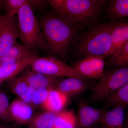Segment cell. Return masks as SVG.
I'll list each match as a JSON object with an SVG mask.
<instances>
[{"label": "cell", "instance_id": "44dd1931", "mask_svg": "<svg viewBox=\"0 0 128 128\" xmlns=\"http://www.w3.org/2000/svg\"><path fill=\"white\" fill-rule=\"evenodd\" d=\"M77 120L71 111H62L57 113L53 128H75Z\"/></svg>", "mask_w": 128, "mask_h": 128}, {"label": "cell", "instance_id": "5bb4252c", "mask_svg": "<svg viewBox=\"0 0 128 128\" xmlns=\"http://www.w3.org/2000/svg\"><path fill=\"white\" fill-rule=\"evenodd\" d=\"M125 109L116 106L110 110H106L101 122L102 128H124Z\"/></svg>", "mask_w": 128, "mask_h": 128}, {"label": "cell", "instance_id": "4316f807", "mask_svg": "<svg viewBox=\"0 0 128 128\" xmlns=\"http://www.w3.org/2000/svg\"><path fill=\"white\" fill-rule=\"evenodd\" d=\"M35 89L29 86L26 92L19 98L25 103L32 106V99Z\"/></svg>", "mask_w": 128, "mask_h": 128}, {"label": "cell", "instance_id": "2e32d148", "mask_svg": "<svg viewBox=\"0 0 128 128\" xmlns=\"http://www.w3.org/2000/svg\"><path fill=\"white\" fill-rule=\"evenodd\" d=\"M30 51L23 44L16 42L5 55L0 57V66L16 63L25 58Z\"/></svg>", "mask_w": 128, "mask_h": 128}, {"label": "cell", "instance_id": "52a82bcc", "mask_svg": "<svg viewBox=\"0 0 128 128\" xmlns=\"http://www.w3.org/2000/svg\"><path fill=\"white\" fill-rule=\"evenodd\" d=\"M18 37V22L15 16L0 15V57L11 48Z\"/></svg>", "mask_w": 128, "mask_h": 128}, {"label": "cell", "instance_id": "d6a6232c", "mask_svg": "<svg viewBox=\"0 0 128 128\" xmlns=\"http://www.w3.org/2000/svg\"></svg>", "mask_w": 128, "mask_h": 128}, {"label": "cell", "instance_id": "7c38bea8", "mask_svg": "<svg viewBox=\"0 0 128 128\" xmlns=\"http://www.w3.org/2000/svg\"><path fill=\"white\" fill-rule=\"evenodd\" d=\"M9 110L13 121L19 124H27L33 116L32 106L19 98L12 102Z\"/></svg>", "mask_w": 128, "mask_h": 128}, {"label": "cell", "instance_id": "8fae6325", "mask_svg": "<svg viewBox=\"0 0 128 128\" xmlns=\"http://www.w3.org/2000/svg\"><path fill=\"white\" fill-rule=\"evenodd\" d=\"M56 87L57 90L68 97L83 93L90 87L85 79L73 77L60 80Z\"/></svg>", "mask_w": 128, "mask_h": 128}, {"label": "cell", "instance_id": "ffe728a7", "mask_svg": "<svg viewBox=\"0 0 128 128\" xmlns=\"http://www.w3.org/2000/svg\"><path fill=\"white\" fill-rule=\"evenodd\" d=\"M108 12L112 19L128 17V0H112L108 4Z\"/></svg>", "mask_w": 128, "mask_h": 128}, {"label": "cell", "instance_id": "d6986e66", "mask_svg": "<svg viewBox=\"0 0 128 128\" xmlns=\"http://www.w3.org/2000/svg\"><path fill=\"white\" fill-rule=\"evenodd\" d=\"M106 100V106L108 108L121 106L128 108V83L113 93Z\"/></svg>", "mask_w": 128, "mask_h": 128}, {"label": "cell", "instance_id": "6da1fadb", "mask_svg": "<svg viewBox=\"0 0 128 128\" xmlns=\"http://www.w3.org/2000/svg\"><path fill=\"white\" fill-rule=\"evenodd\" d=\"M56 14L80 29L91 23L105 2L103 0H50Z\"/></svg>", "mask_w": 128, "mask_h": 128}, {"label": "cell", "instance_id": "277c9868", "mask_svg": "<svg viewBox=\"0 0 128 128\" xmlns=\"http://www.w3.org/2000/svg\"><path fill=\"white\" fill-rule=\"evenodd\" d=\"M30 0L18 13L19 38L29 50L35 48L47 49L41 25L29 5Z\"/></svg>", "mask_w": 128, "mask_h": 128}, {"label": "cell", "instance_id": "5b68a950", "mask_svg": "<svg viewBox=\"0 0 128 128\" xmlns=\"http://www.w3.org/2000/svg\"><path fill=\"white\" fill-rule=\"evenodd\" d=\"M118 66L104 73L99 82L93 87L91 102H97L106 100L128 83V66Z\"/></svg>", "mask_w": 128, "mask_h": 128}, {"label": "cell", "instance_id": "f546056e", "mask_svg": "<svg viewBox=\"0 0 128 128\" xmlns=\"http://www.w3.org/2000/svg\"><path fill=\"white\" fill-rule=\"evenodd\" d=\"M4 8V0H0V9Z\"/></svg>", "mask_w": 128, "mask_h": 128}, {"label": "cell", "instance_id": "83f0119b", "mask_svg": "<svg viewBox=\"0 0 128 128\" xmlns=\"http://www.w3.org/2000/svg\"><path fill=\"white\" fill-rule=\"evenodd\" d=\"M46 2L41 0H30L29 5L32 9L33 8H39L43 6L46 5Z\"/></svg>", "mask_w": 128, "mask_h": 128}, {"label": "cell", "instance_id": "8992f818", "mask_svg": "<svg viewBox=\"0 0 128 128\" xmlns=\"http://www.w3.org/2000/svg\"><path fill=\"white\" fill-rule=\"evenodd\" d=\"M30 66L32 70L51 77H73L85 79L72 67L53 56L37 57Z\"/></svg>", "mask_w": 128, "mask_h": 128}, {"label": "cell", "instance_id": "f1b7e54d", "mask_svg": "<svg viewBox=\"0 0 128 128\" xmlns=\"http://www.w3.org/2000/svg\"><path fill=\"white\" fill-rule=\"evenodd\" d=\"M124 128H128V113L126 114H125Z\"/></svg>", "mask_w": 128, "mask_h": 128}, {"label": "cell", "instance_id": "4fadbf2b", "mask_svg": "<svg viewBox=\"0 0 128 128\" xmlns=\"http://www.w3.org/2000/svg\"><path fill=\"white\" fill-rule=\"evenodd\" d=\"M24 76L29 86L36 90L52 89L56 87L60 80L32 70Z\"/></svg>", "mask_w": 128, "mask_h": 128}, {"label": "cell", "instance_id": "4dcf8cb0", "mask_svg": "<svg viewBox=\"0 0 128 128\" xmlns=\"http://www.w3.org/2000/svg\"><path fill=\"white\" fill-rule=\"evenodd\" d=\"M0 128H10V127H8V126H5V125H3V124H0Z\"/></svg>", "mask_w": 128, "mask_h": 128}, {"label": "cell", "instance_id": "d4e9b609", "mask_svg": "<svg viewBox=\"0 0 128 128\" xmlns=\"http://www.w3.org/2000/svg\"><path fill=\"white\" fill-rule=\"evenodd\" d=\"M28 2V0H5L6 15L14 16L22 7Z\"/></svg>", "mask_w": 128, "mask_h": 128}, {"label": "cell", "instance_id": "9a60e30c", "mask_svg": "<svg viewBox=\"0 0 128 128\" xmlns=\"http://www.w3.org/2000/svg\"><path fill=\"white\" fill-rule=\"evenodd\" d=\"M68 97L57 89H51L42 106L48 112L58 113L62 111L67 104Z\"/></svg>", "mask_w": 128, "mask_h": 128}, {"label": "cell", "instance_id": "e0dca14e", "mask_svg": "<svg viewBox=\"0 0 128 128\" xmlns=\"http://www.w3.org/2000/svg\"><path fill=\"white\" fill-rule=\"evenodd\" d=\"M128 41V22L117 23L112 34V48L109 56L112 55Z\"/></svg>", "mask_w": 128, "mask_h": 128}, {"label": "cell", "instance_id": "ac0fdd59", "mask_svg": "<svg viewBox=\"0 0 128 128\" xmlns=\"http://www.w3.org/2000/svg\"><path fill=\"white\" fill-rule=\"evenodd\" d=\"M56 114L48 111L38 114L33 116L27 124L30 128H53Z\"/></svg>", "mask_w": 128, "mask_h": 128}, {"label": "cell", "instance_id": "7a4b0ae2", "mask_svg": "<svg viewBox=\"0 0 128 128\" xmlns=\"http://www.w3.org/2000/svg\"><path fill=\"white\" fill-rule=\"evenodd\" d=\"M40 25L47 49L64 58L78 29L56 14L44 16Z\"/></svg>", "mask_w": 128, "mask_h": 128}, {"label": "cell", "instance_id": "1f68e13d", "mask_svg": "<svg viewBox=\"0 0 128 128\" xmlns=\"http://www.w3.org/2000/svg\"><path fill=\"white\" fill-rule=\"evenodd\" d=\"M2 82H3L0 80V88L2 84Z\"/></svg>", "mask_w": 128, "mask_h": 128}, {"label": "cell", "instance_id": "603a6c76", "mask_svg": "<svg viewBox=\"0 0 128 128\" xmlns=\"http://www.w3.org/2000/svg\"><path fill=\"white\" fill-rule=\"evenodd\" d=\"M8 81V86L10 91L18 97L26 92L29 86L24 76L13 78Z\"/></svg>", "mask_w": 128, "mask_h": 128}, {"label": "cell", "instance_id": "9c48e42d", "mask_svg": "<svg viewBox=\"0 0 128 128\" xmlns=\"http://www.w3.org/2000/svg\"><path fill=\"white\" fill-rule=\"evenodd\" d=\"M106 109L91 106L84 98L79 102L76 117L77 126L80 128H90L101 123Z\"/></svg>", "mask_w": 128, "mask_h": 128}, {"label": "cell", "instance_id": "cb8c5ba5", "mask_svg": "<svg viewBox=\"0 0 128 128\" xmlns=\"http://www.w3.org/2000/svg\"><path fill=\"white\" fill-rule=\"evenodd\" d=\"M9 100L6 94L0 91V121L4 122H12L9 110Z\"/></svg>", "mask_w": 128, "mask_h": 128}, {"label": "cell", "instance_id": "30bf717a", "mask_svg": "<svg viewBox=\"0 0 128 128\" xmlns=\"http://www.w3.org/2000/svg\"><path fill=\"white\" fill-rule=\"evenodd\" d=\"M38 57L36 53L31 52L23 59L14 64L0 66V80L2 82L14 78Z\"/></svg>", "mask_w": 128, "mask_h": 128}, {"label": "cell", "instance_id": "3957f363", "mask_svg": "<svg viewBox=\"0 0 128 128\" xmlns=\"http://www.w3.org/2000/svg\"><path fill=\"white\" fill-rule=\"evenodd\" d=\"M117 23L113 22L96 25L89 31L78 47V53L85 56L92 55L105 58L112 48V34Z\"/></svg>", "mask_w": 128, "mask_h": 128}, {"label": "cell", "instance_id": "ba28073f", "mask_svg": "<svg viewBox=\"0 0 128 128\" xmlns=\"http://www.w3.org/2000/svg\"><path fill=\"white\" fill-rule=\"evenodd\" d=\"M104 59L100 56H87L72 67L84 78L100 79L104 73Z\"/></svg>", "mask_w": 128, "mask_h": 128}, {"label": "cell", "instance_id": "484cf974", "mask_svg": "<svg viewBox=\"0 0 128 128\" xmlns=\"http://www.w3.org/2000/svg\"><path fill=\"white\" fill-rule=\"evenodd\" d=\"M51 89H35L33 97L32 106H42L48 98L49 92Z\"/></svg>", "mask_w": 128, "mask_h": 128}, {"label": "cell", "instance_id": "7402d4cb", "mask_svg": "<svg viewBox=\"0 0 128 128\" xmlns=\"http://www.w3.org/2000/svg\"><path fill=\"white\" fill-rule=\"evenodd\" d=\"M108 64L113 66H128V41L109 56Z\"/></svg>", "mask_w": 128, "mask_h": 128}]
</instances>
